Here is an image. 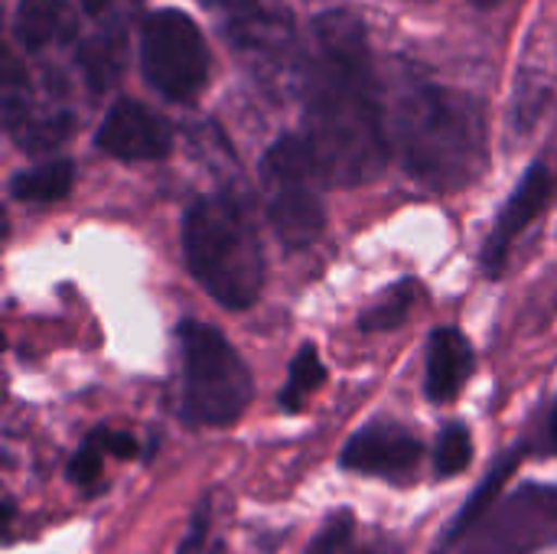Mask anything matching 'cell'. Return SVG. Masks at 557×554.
I'll list each match as a JSON object with an SVG mask.
<instances>
[{
	"label": "cell",
	"mask_w": 557,
	"mask_h": 554,
	"mask_svg": "<svg viewBox=\"0 0 557 554\" xmlns=\"http://www.w3.org/2000/svg\"><path fill=\"white\" fill-rule=\"evenodd\" d=\"M476 366L470 340L457 327H437L428 336V356H424V395L431 402H454L463 385L470 382Z\"/></svg>",
	"instance_id": "12"
},
{
	"label": "cell",
	"mask_w": 557,
	"mask_h": 554,
	"mask_svg": "<svg viewBox=\"0 0 557 554\" xmlns=\"http://www.w3.org/2000/svg\"><path fill=\"white\" fill-rule=\"evenodd\" d=\"M72 183H75V167L72 160H42L29 170H20L13 180H10V196L20 199V202H33V206H49V202H59L72 193Z\"/></svg>",
	"instance_id": "16"
},
{
	"label": "cell",
	"mask_w": 557,
	"mask_h": 554,
	"mask_svg": "<svg viewBox=\"0 0 557 554\" xmlns=\"http://www.w3.org/2000/svg\"><path fill=\"white\" fill-rule=\"evenodd\" d=\"M421 454H424L421 441L405 424L372 421L346 441L339 454V467L362 477L401 480L421 464Z\"/></svg>",
	"instance_id": "9"
},
{
	"label": "cell",
	"mask_w": 557,
	"mask_h": 554,
	"mask_svg": "<svg viewBox=\"0 0 557 554\" xmlns=\"http://www.w3.org/2000/svg\"><path fill=\"white\" fill-rule=\"evenodd\" d=\"M548 434H552V447L557 451V402H555V411H552V421H548Z\"/></svg>",
	"instance_id": "27"
},
{
	"label": "cell",
	"mask_w": 557,
	"mask_h": 554,
	"mask_svg": "<svg viewBox=\"0 0 557 554\" xmlns=\"http://www.w3.org/2000/svg\"><path fill=\"white\" fill-rule=\"evenodd\" d=\"M557 545V487L529 483L499 506L463 542L460 554H539Z\"/></svg>",
	"instance_id": "7"
},
{
	"label": "cell",
	"mask_w": 557,
	"mask_h": 554,
	"mask_svg": "<svg viewBox=\"0 0 557 554\" xmlns=\"http://www.w3.org/2000/svg\"><path fill=\"white\" fill-rule=\"evenodd\" d=\"M356 554H401V549L395 542H372V545L359 549Z\"/></svg>",
	"instance_id": "26"
},
{
	"label": "cell",
	"mask_w": 557,
	"mask_h": 554,
	"mask_svg": "<svg viewBox=\"0 0 557 554\" xmlns=\"http://www.w3.org/2000/svg\"><path fill=\"white\" fill-rule=\"evenodd\" d=\"M85 444H91L95 451H101L108 457H117V460H134L137 451H140V444H137V438L131 431H114V428H95Z\"/></svg>",
	"instance_id": "22"
},
{
	"label": "cell",
	"mask_w": 557,
	"mask_h": 554,
	"mask_svg": "<svg viewBox=\"0 0 557 554\" xmlns=\"http://www.w3.org/2000/svg\"><path fill=\"white\" fill-rule=\"evenodd\" d=\"M101 451H95L91 444H85V447H78V454H72V460H69V467H65V477H69V483H75V487H91L98 477H101Z\"/></svg>",
	"instance_id": "24"
},
{
	"label": "cell",
	"mask_w": 557,
	"mask_h": 554,
	"mask_svg": "<svg viewBox=\"0 0 557 554\" xmlns=\"http://www.w3.org/2000/svg\"><path fill=\"white\" fill-rule=\"evenodd\" d=\"M209 529H212V506H209V500H202L199 506H196V513H193V519H189V526H186V532H183V539H180V549L176 554H209Z\"/></svg>",
	"instance_id": "23"
},
{
	"label": "cell",
	"mask_w": 557,
	"mask_h": 554,
	"mask_svg": "<svg viewBox=\"0 0 557 554\" xmlns=\"http://www.w3.org/2000/svg\"><path fill=\"white\" fill-rule=\"evenodd\" d=\"M95 144L117 160H163L173 150V127L140 101H117L98 124Z\"/></svg>",
	"instance_id": "10"
},
{
	"label": "cell",
	"mask_w": 557,
	"mask_h": 554,
	"mask_svg": "<svg viewBox=\"0 0 557 554\" xmlns=\"http://www.w3.org/2000/svg\"><path fill=\"white\" fill-rule=\"evenodd\" d=\"M140 69L163 98L193 101L209 82V49L196 20L173 7L150 13L140 26Z\"/></svg>",
	"instance_id": "6"
},
{
	"label": "cell",
	"mask_w": 557,
	"mask_h": 554,
	"mask_svg": "<svg viewBox=\"0 0 557 554\" xmlns=\"http://www.w3.org/2000/svg\"><path fill=\"white\" fill-rule=\"evenodd\" d=\"M183 359L180 415L196 428H232L255 398V379L222 330L186 320L176 330Z\"/></svg>",
	"instance_id": "4"
},
{
	"label": "cell",
	"mask_w": 557,
	"mask_h": 554,
	"mask_svg": "<svg viewBox=\"0 0 557 554\" xmlns=\"http://www.w3.org/2000/svg\"><path fill=\"white\" fill-rule=\"evenodd\" d=\"M522 457H525V444H512V447L490 467V473H486V477L480 480V487L470 493V500L463 503V509L450 519V526H447V532L441 535L434 554L454 552L460 542H467V539L480 529V522L499 506L503 490H506L509 477L516 473V467L522 464Z\"/></svg>",
	"instance_id": "13"
},
{
	"label": "cell",
	"mask_w": 557,
	"mask_h": 554,
	"mask_svg": "<svg viewBox=\"0 0 557 554\" xmlns=\"http://www.w3.org/2000/svg\"><path fill=\"white\" fill-rule=\"evenodd\" d=\"M552 199V173L545 163H532L525 170V176L519 180V186L512 189V196L506 199V206L496 216V225L483 245V271L490 278H499L509 264L512 245L532 229V222L545 212Z\"/></svg>",
	"instance_id": "11"
},
{
	"label": "cell",
	"mask_w": 557,
	"mask_h": 554,
	"mask_svg": "<svg viewBox=\"0 0 557 554\" xmlns=\"http://www.w3.org/2000/svg\"><path fill=\"white\" fill-rule=\"evenodd\" d=\"M124 39L127 29L121 26H98L91 36H85L75 49V62L88 82L91 91H108L124 69Z\"/></svg>",
	"instance_id": "15"
},
{
	"label": "cell",
	"mask_w": 557,
	"mask_h": 554,
	"mask_svg": "<svg viewBox=\"0 0 557 554\" xmlns=\"http://www.w3.org/2000/svg\"><path fill=\"white\" fill-rule=\"evenodd\" d=\"M209 554H225V549H222V545H212V552Z\"/></svg>",
	"instance_id": "29"
},
{
	"label": "cell",
	"mask_w": 557,
	"mask_h": 554,
	"mask_svg": "<svg viewBox=\"0 0 557 554\" xmlns=\"http://www.w3.org/2000/svg\"><path fill=\"white\" fill-rule=\"evenodd\" d=\"M310 157L326 186H362L392 157V127L359 16L326 10L310 26L297 69Z\"/></svg>",
	"instance_id": "1"
},
{
	"label": "cell",
	"mask_w": 557,
	"mask_h": 554,
	"mask_svg": "<svg viewBox=\"0 0 557 554\" xmlns=\"http://www.w3.org/2000/svg\"><path fill=\"white\" fill-rule=\"evenodd\" d=\"M183 258L199 287L225 310H251L268 281L255 216L232 193L199 196L183 216Z\"/></svg>",
	"instance_id": "3"
},
{
	"label": "cell",
	"mask_w": 557,
	"mask_h": 554,
	"mask_svg": "<svg viewBox=\"0 0 557 554\" xmlns=\"http://www.w3.org/2000/svg\"><path fill=\"white\" fill-rule=\"evenodd\" d=\"M323 385H326V366L320 359V349L313 343H304L287 366V385L281 389V408L287 415L304 411L307 398L317 395Z\"/></svg>",
	"instance_id": "17"
},
{
	"label": "cell",
	"mask_w": 557,
	"mask_h": 554,
	"mask_svg": "<svg viewBox=\"0 0 557 554\" xmlns=\"http://www.w3.org/2000/svg\"><path fill=\"white\" fill-rule=\"evenodd\" d=\"M473 460V438L467 431V424L454 421L437 434V447H434V467L437 477H457L470 467Z\"/></svg>",
	"instance_id": "19"
},
{
	"label": "cell",
	"mask_w": 557,
	"mask_h": 554,
	"mask_svg": "<svg viewBox=\"0 0 557 554\" xmlns=\"http://www.w3.org/2000/svg\"><path fill=\"white\" fill-rule=\"evenodd\" d=\"M352 535H356V516L349 509H339L320 526V532L313 535L304 554H346L352 545Z\"/></svg>",
	"instance_id": "20"
},
{
	"label": "cell",
	"mask_w": 557,
	"mask_h": 554,
	"mask_svg": "<svg viewBox=\"0 0 557 554\" xmlns=\"http://www.w3.org/2000/svg\"><path fill=\"white\" fill-rule=\"evenodd\" d=\"M264 212L284 248H310L326 229L323 176L300 134L277 137L261 157Z\"/></svg>",
	"instance_id": "5"
},
{
	"label": "cell",
	"mask_w": 557,
	"mask_h": 554,
	"mask_svg": "<svg viewBox=\"0 0 557 554\" xmlns=\"http://www.w3.org/2000/svg\"><path fill=\"white\" fill-rule=\"evenodd\" d=\"M0 111H3V127L10 140L26 153H49L59 144H65L75 131V114L65 104L39 101L29 91V82L20 72L13 56H7Z\"/></svg>",
	"instance_id": "8"
},
{
	"label": "cell",
	"mask_w": 557,
	"mask_h": 554,
	"mask_svg": "<svg viewBox=\"0 0 557 554\" xmlns=\"http://www.w3.org/2000/svg\"><path fill=\"white\" fill-rule=\"evenodd\" d=\"M13 39L26 52L78 39V13L69 0H20L13 10Z\"/></svg>",
	"instance_id": "14"
},
{
	"label": "cell",
	"mask_w": 557,
	"mask_h": 554,
	"mask_svg": "<svg viewBox=\"0 0 557 554\" xmlns=\"http://www.w3.org/2000/svg\"><path fill=\"white\" fill-rule=\"evenodd\" d=\"M418 291H421V284H414V281H398V284L385 287V291L362 310L359 327H362L366 333H388V330H398V327L408 320V313H411V307H414V300H418Z\"/></svg>",
	"instance_id": "18"
},
{
	"label": "cell",
	"mask_w": 557,
	"mask_h": 554,
	"mask_svg": "<svg viewBox=\"0 0 557 554\" xmlns=\"http://www.w3.org/2000/svg\"><path fill=\"white\" fill-rule=\"evenodd\" d=\"M388 127L405 173L434 193L467 189L490 163L486 111L467 91L408 75L395 91Z\"/></svg>",
	"instance_id": "2"
},
{
	"label": "cell",
	"mask_w": 557,
	"mask_h": 554,
	"mask_svg": "<svg viewBox=\"0 0 557 554\" xmlns=\"http://www.w3.org/2000/svg\"><path fill=\"white\" fill-rule=\"evenodd\" d=\"M473 3H476V7H483V10H486V7H496V3H503V0H473Z\"/></svg>",
	"instance_id": "28"
},
{
	"label": "cell",
	"mask_w": 557,
	"mask_h": 554,
	"mask_svg": "<svg viewBox=\"0 0 557 554\" xmlns=\"http://www.w3.org/2000/svg\"><path fill=\"white\" fill-rule=\"evenodd\" d=\"M202 3H206V7H212V10H222L228 23L248 20V16H255V13H261V10H264V7H261V0H202Z\"/></svg>",
	"instance_id": "25"
},
{
	"label": "cell",
	"mask_w": 557,
	"mask_h": 554,
	"mask_svg": "<svg viewBox=\"0 0 557 554\" xmlns=\"http://www.w3.org/2000/svg\"><path fill=\"white\" fill-rule=\"evenodd\" d=\"M82 10L98 26H121V29H127V23L140 10V0H82Z\"/></svg>",
	"instance_id": "21"
}]
</instances>
